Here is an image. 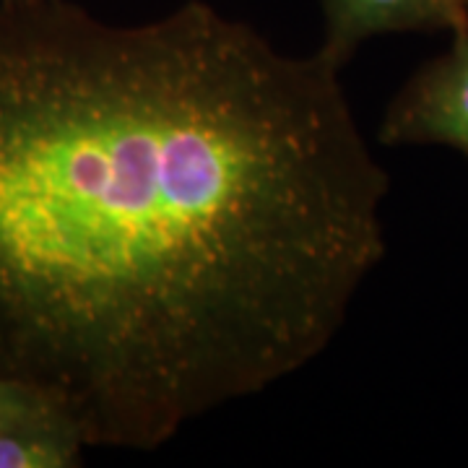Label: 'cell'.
I'll list each match as a JSON object with an SVG mask.
<instances>
[{
	"instance_id": "obj_5",
	"label": "cell",
	"mask_w": 468,
	"mask_h": 468,
	"mask_svg": "<svg viewBox=\"0 0 468 468\" xmlns=\"http://www.w3.org/2000/svg\"><path fill=\"white\" fill-rule=\"evenodd\" d=\"M45 409H55V406L50 401H45L42 396H37L29 388L0 378V427L8 424V421H16V419L39 414Z\"/></svg>"
},
{
	"instance_id": "obj_1",
	"label": "cell",
	"mask_w": 468,
	"mask_h": 468,
	"mask_svg": "<svg viewBox=\"0 0 468 468\" xmlns=\"http://www.w3.org/2000/svg\"><path fill=\"white\" fill-rule=\"evenodd\" d=\"M341 70L203 0H0V378L156 451L315 362L385 255Z\"/></svg>"
},
{
	"instance_id": "obj_4",
	"label": "cell",
	"mask_w": 468,
	"mask_h": 468,
	"mask_svg": "<svg viewBox=\"0 0 468 468\" xmlns=\"http://www.w3.org/2000/svg\"><path fill=\"white\" fill-rule=\"evenodd\" d=\"M86 448L79 427L58 409L0 427V468H76Z\"/></svg>"
},
{
	"instance_id": "obj_2",
	"label": "cell",
	"mask_w": 468,
	"mask_h": 468,
	"mask_svg": "<svg viewBox=\"0 0 468 468\" xmlns=\"http://www.w3.org/2000/svg\"><path fill=\"white\" fill-rule=\"evenodd\" d=\"M385 146H451L468 156V27L452 45L419 68L385 110Z\"/></svg>"
},
{
	"instance_id": "obj_3",
	"label": "cell",
	"mask_w": 468,
	"mask_h": 468,
	"mask_svg": "<svg viewBox=\"0 0 468 468\" xmlns=\"http://www.w3.org/2000/svg\"><path fill=\"white\" fill-rule=\"evenodd\" d=\"M468 0H323V52L344 68L367 39L396 32L466 29Z\"/></svg>"
}]
</instances>
